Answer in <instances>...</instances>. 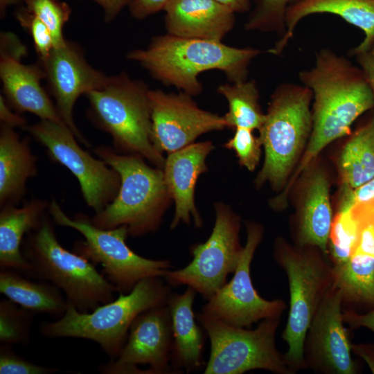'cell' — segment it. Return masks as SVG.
<instances>
[{"instance_id":"obj_30","label":"cell","mask_w":374,"mask_h":374,"mask_svg":"<svg viewBox=\"0 0 374 374\" xmlns=\"http://www.w3.org/2000/svg\"><path fill=\"white\" fill-rule=\"evenodd\" d=\"M34 312L7 299L0 301V344H26Z\"/></svg>"},{"instance_id":"obj_19","label":"cell","mask_w":374,"mask_h":374,"mask_svg":"<svg viewBox=\"0 0 374 374\" xmlns=\"http://www.w3.org/2000/svg\"><path fill=\"white\" fill-rule=\"evenodd\" d=\"M214 149L211 141L191 143L168 154L163 168L164 180L170 196L175 204V213L170 228L180 223L189 224L193 221L196 227L203 225L195 203V190L200 175L206 172V160Z\"/></svg>"},{"instance_id":"obj_7","label":"cell","mask_w":374,"mask_h":374,"mask_svg":"<svg viewBox=\"0 0 374 374\" xmlns=\"http://www.w3.org/2000/svg\"><path fill=\"white\" fill-rule=\"evenodd\" d=\"M273 257L288 279L289 314L281 337L287 345L285 362L295 373L308 368L304 341L318 308L332 286L333 267L319 248L293 246L283 238L276 240Z\"/></svg>"},{"instance_id":"obj_44","label":"cell","mask_w":374,"mask_h":374,"mask_svg":"<svg viewBox=\"0 0 374 374\" xmlns=\"http://www.w3.org/2000/svg\"><path fill=\"white\" fill-rule=\"evenodd\" d=\"M98 4L104 12V21L109 23L114 20L131 0H92Z\"/></svg>"},{"instance_id":"obj_15","label":"cell","mask_w":374,"mask_h":374,"mask_svg":"<svg viewBox=\"0 0 374 374\" xmlns=\"http://www.w3.org/2000/svg\"><path fill=\"white\" fill-rule=\"evenodd\" d=\"M192 97L183 91L150 89L152 141L162 153L170 154L205 133L226 127L223 116L201 109Z\"/></svg>"},{"instance_id":"obj_38","label":"cell","mask_w":374,"mask_h":374,"mask_svg":"<svg viewBox=\"0 0 374 374\" xmlns=\"http://www.w3.org/2000/svg\"><path fill=\"white\" fill-rule=\"evenodd\" d=\"M337 211H348L354 204L374 197V178L355 189L341 188Z\"/></svg>"},{"instance_id":"obj_11","label":"cell","mask_w":374,"mask_h":374,"mask_svg":"<svg viewBox=\"0 0 374 374\" xmlns=\"http://www.w3.org/2000/svg\"><path fill=\"white\" fill-rule=\"evenodd\" d=\"M214 208L212 232L206 242L190 247L191 262L181 269L167 270L163 276L171 287H190L206 300L235 272L243 249L239 238L240 217L225 204L216 203Z\"/></svg>"},{"instance_id":"obj_23","label":"cell","mask_w":374,"mask_h":374,"mask_svg":"<svg viewBox=\"0 0 374 374\" xmlns=\"http://www.w3.org/2000/svg\"><path fill=\"white\" fill-rule=\"evenodd\" d=\"M197 292L190 287L168 299L172 322V369L175 373L193 372L206 365L203 351L206 333L197 325L193 306Z\"/></svg>"},{"instance_id":"obj_6","label":"cell","mask_w":374,"mask_h":374,"mask_svg":"<svg viewBox=\"0 0 374 374\" xmlns=\"http://www.w3.org/2000/svg\"><path fill=\"white\" fill-rule=\"evenodd\" d=\"M111 302L87 313L79 312L71 303L64 315L55 321H45L40 334L47 338H80L97 343L115 359L127 339L130 327L141 313L168 302L171 286L161 277L139 281L127 294L119 293Z\"/></svg>"},{"instance_id":"obj_8","label":"cell","mask_w":374,"mask_h":374,"mask_svg":"<svg viewBox=\"0 0 374 374\" xmlns=\"http://www.w3.org/2000/svg\"><path fill=\"white\" fill-rule=\"evenodd\" d=\"M148 86L126 72L111 75L101 89L87 93L88 115L108 133L115 150L136 154L163 169L166 159L152 141Z\"/></svg>"},{"instance_id":"obj_2","label":"cell","mask_w":374,"mask_h":374,"mask_svg":"<svg viewBox=\"0 0 374 374\" xmlns=\"http://www.w3.org/2000/svg\"><path fill=\"white\" fill-rule=\"evenodd\" d=\"M261 53L252 47L166 33L152 37L146 48L130 51L126 58L163 84L195 96L203 90L198 78L202 72L218 70L229 82H242L248 80L249 66Z\"/></svg>"},{"instance_id":"obj_37","label":"cell","mask_w":374,"mask_h":374,"mask_svg":"<svg viewBox=\"0 0 374 374\" xmlns=\"http://www.w3.org/2000/svg\"><path fill=\"white\" fill-rule=\"evenodd\" d=\"M11 347L0 344V374H53L60 372L59 368L26 360L14 353Z\"/></svg>"},{"instance_id":"obj_13","label":"cell","mask_w":374,"mask_h":374,"mask_svg":"<svg viewBox=\"0 0 374 374\" xmlns=\"http://www.w3.org/2000/svg\"><path fill=\"white\" fill-rule=\"evenodd\" d=\"M247 239L232 279L213 295L202 312L238 328H249L262 319L281 317L287 308L282 299L266 300L253 285L250 275L254 253L263 236L262 226L245 222Z\"/></svg>"},{"instance_id":"obj_1","label":"cell","mask_w":374,"mask_h":374,"mask_svg":"<svg viewBox=\"0 0 374 374\" xmlns=\"http://www.w3.org/2000/svg\"><path fill=\"white\" fill-rule=\"evenodd\" d=\"M298 77L312 92V128L288 181L290 187L326 146L350 134L353 123L374 109L373 93L362 70L329 48L318 50L314 65L299 71Z\"/></svg>"},{"instance_id":"obj_45","label":"cell","mask_w":374,"mask_h":374,"mask_svg":"<svg viewBox=\"0 0 374 374\" xmlns=\"http://www.w3.org/2000/svg\"><path fill=\"white\" fill-rule=\"evenodd\" d=\"M351 351L364 359L374 373V344H351Z\"/></svg>"},{"instance_id":"obj_42","label":"cell","mask_w":374,"mask_h":374,"mask_svg":"<svg viewBox=\"0 0 374 374\" xmlns=\"http://www.w3.org/2000/svg\"><path fill=\"white\" fill-rule=\"evenodd\" d=\"M342 316L344 323L350 328L364 327L374 332V309L365 314L357 313L351 309L346 310Z\"/></svg>"},{"instance_id":"obj_47","label":"cell","mask_w":374,"mask_h":374,"mask_svg":"<svg viewBox=\"0 0 374 374\" xmlns=\"http://www.w3.org/2000/svg\"><path fill=\"white\" fill-rule=\"evenodd\" d=\"M20 0H0V13L1 17L4 16L6 8L18 3Z\"/></svg>"},{"instance_id":"obj_25","label":"cell","mask_w":374,"mask_h":374,"mask_svg":"<svg viewBox=\"0 0 374 374\" xmlns=\"http://www.w3.org/2000/svg\"><path fill=\"white\" fill-rule=\"evenodd\" d=\"M37 172V157L26 139L15 128L1 124L0 206L20 202L26 194V183Z\"/></svg>"},{"instance_id":"obj_10","label":"cell","mask_w":374,"mask_h":374,"mask_svg":"<svg viewBox=\"0 0 374 374\" xmlns=\"http://www.w3.org/2000/svg\"><path fill=\"white\" fill-rule=\"evenodd\" d=\"M196 319L211 344L204 374H242L256 369L294 374L276 344L280 317L262 319L253 330L230 326L202 312Z\"/></svg>"},{"instance_id":"obj_17","label":"cell","mask_w":374,"mask_h":374,"mask_svg":"<svg viewBox=\"0 0 374 374\" xmlns=\"http://www.w3.org/2000/svg\"><path fill=\"white\" fill-rule=\"evenodd\" d=\"M340 291L333 285L323 299L307 332L303 346L308 368L324 374H355L351 343L344 326Z\"/></svg>"},{"instance_id":"obj_36","label":"cell","mask_w":374,"mask_h":374,"mask_svg":"<svg viewBox=\"0 0 374 374\" xmlns=\"http://www.w3.org/2000/svg\"><path fill=\"white\" fill-rule=\"evenodd\" d=\"M17 19L32 37L39 60L46 58L55 47L51 33L48 27L27 9L18 12Z\"/></svg>"},{"instance_id":"obj_29","label":"cell","mask_w":374,"mask_h":374,"mask_svg":"<svg viewBox=\"0 0 374 374\" xmlns=\"http://www.w3.org/2000/svg\"><path fill=\"white\" fill-rule=\"evenodd\" d=\"M217 91L228 103V112L223 116L226 127L260 130L265 114L261 109L260 93L255 80L220 84Z\"/></svg>"},{"instance_id":"obj_20","label":"cell","mask_w":374,"mask_h":374,"mask_svg":"<svg viewBox=\"0 0 374 374\" xmlns=\"http://www.w3.org/2000/svg\"><path fill=\"white\" fill-rule=\"evenodd\" d=\"M0 78L3 96L17 113L29 112L40 120L65 124L41 84L46 78L41 64H24L21 60L0 55Z\"/></svg>"},{"instance_id":"obj_41","label":"cell","mask_w":374,"mask_h":374,"mask_svg":"<svg viewBox=\"0 0 374 374\" xmlns=\"http://www.w3.org/2000/svg\"><path fill=\"white\" fill-rule=\"evenodd\" d=\"M362 70L371 87L374 99V45L362 51H349Z\"/></svg>"},{"instance_id":"obj_28","label":"cell","mask_w":374,"mask_h":374,"mask_svg":"<svg viewBox=\"0 0 374 374\" xmlns=\"http://www.w3.org/2000/svg\"><path fill=\"white\" fill-rule=\"evenodd\" d=\"M333 283L342 303L374 305V256L353 253L344 264L332 265Z\"/></svg>"},{"instance_id":"obj_5","label":"cell","mask_w":374,"mask_h":374,"mask_svg":"<svg viewBox=\"0 0 374 374\" xmlns=\"http://www.w3.org/2000/svg\"><path fill=\"white\" fill-rule=\"evenodd\" d=\"M53 222L46 214L22 242L23 256L31 266L26 276L53 284L80 312L114 300L116 287L89 260L60 244Z\"/></svg>"},{"instance_id":"obj_27","label":"cell","mask_w":374,"mask_h":374,"mask_svg":"<svg viewBox=\"0 0 374 374\" xmlns=\"http://www.w3.org/2000/svg\"><path fill=\"white\" fill-rule=\"evenodd\" d=\"M337 168L343 188L355 189L374 178V109L344 144Z\"/></svg>"},{"instance_id":"obj_32","label":"cell","mask_w":374,"mask_h":374,"mask_svg":"<svg viewBox=\"0 0 374 374\" xmlns=\"http://www.w3.org/2000/svg\"><path fill=\"white\" fill-rule=\"evenodd\" d=\"M357 228L349 211H337L333 217L328 243V257L332 265L347 262L355 248Z\"/></svg>"},{"instance_id":"obj_21","label":"cell","mask_w":374,"mask_h":374,"mask_svg":"<svg viewBox=\"0 0 374 374\" xmlns=\"http://www.w3.org/2000/svg\"><path fill=\"white\" fill-rule=\"evenodd\" d=\"M166 33L222 42L233 28L235 13L215 0H170L163 8Z\"/></svg>"},{"instance_id":"obj_4","label":"cell","mask_w":374,"mask_h":374,"mask_svg":"<svg viewBox=\"0 0 374 374\" xmlns=\"http://www.w3.org/2000/svg\"><path fill=\"white\" fill-rule=\"evenodd\" d=\"M312 92L302 84L283 82L272 92L259 138L264 161L255 183L283 190L307 147L312 128Z\"/></svg>"},{"instance_id":"obj_3","label":"cell","mask_w":374,"mask_h":374,"mask_svg":"<svg viewBox=\"0 0 374 374\" xmlns=\"http://www.w3.org/2000/svg\"><path fill=\"white\" fill-rule=\"evenodd\" d=\"M93 151L118 173L121 186L114 199L91 218L92 223L105 229L127 226L133 237L156 231L172 201L163 169L148 165L139 154H120L110 147Z\"/></svg>"},{"instance_id":"obj_9","label":"cell","mask_w":374,"mask_h":374,"mask_svg":"<svg viewBox=\"0 0 374 374\" xmlns=\"http://www.w3.org/2000/svg\"><path fill=\"white\" fill-rule=\"evenodd\" d=\"M48 214L54 223L73 229L84 237L76 242L73 251L93 265L100 264L106 278L117 292L130 293L143 279L161 277L172 265L169 260H152L139 256L127 244V226L101 229L83 213L69 217L54 199L50 202Z\"/></svg>"},{"instance_id":"obj_39","label":"cell","mask_w":374,"mask_h":374,"mask_svg":"<svg viewBox=\"0 0 374 374\" xmlns=\"http://www.w3.org/2000/svg\"><path fill=\"white\" fill-rule=\"evenodd\" d=\"M170 0H131L129 10L131 15L139 20L144 19L156 12L163 10Z\"/></svg>"},{"instance_id":"obj_31","label":"cell","mask_w":374,"mask_h":374,"mask_svg":"<svg viewBox=\"0 0 374 374\" xmlns=\"http://www.w3.org/2000/svg\"><path fill=\"white\" fill-rule=\"evenodd\" d=\"M296 0H253L244 23L247 31L276 33L279 37L285 32V17L290 6Z\"/></svg>"},{"instance_id":"obj_40","label":"cell","mask_w":374,"mask_h":374,"mask_svg":"<svg viewBox=\"0 0 374 374\" xmlns=\"http://www.w3.org/2000/svg\"><path fill=\"white\" fill-rule=\"evenodd\" d=\"M0 55H8L21 60L22 57L27 55V49L16 35L11 32H1Z\"/></svg>"},{"instance_id":"obj_34","label":"cell","mask_w":374,"mask_h":374,"mask_svg":"<svg viewBox=\"0 0 374 374\" xmlns=\"http://www.w3.org/2000/svg\"><path fill=\"white\" fill-rule=\"evenodd\" d=\"M348 211L357 228L353 253L374 256V197L354 204Z\"/></svg>"},{"instance_id":"obj_35","label":"cell","mask_w":374,"mask_h":374,"mask_svg":"<svg viewBox=\"0 0 374 374\" xmlns=\"http://www.w3.org/2000/svg\"><path fill=\"white\" fill-rule=\"evenodd\" d=\"M224 146L235 152L242 166L249 171L255 170L260 160L262 145L259 136L253 134V130L235 128L233 136Z\"/></svg>"},{"instance_id":"obj_18","label":"cell","mask_w":374,"mask_h":374,"mask_svg":"<svg viewBox=\"0 0 374 374\" xmlns=\"http://www.w3.org/2000/svg\"><path fill=\"white\" fill-rule=\"evenodd\" d=\"M294 221L295 245L315 247L328 257V243L333 221L330 181L326 171L313 161L301 174Z\"/></svg>"},{"instance_id":"obj_24","label":"cell","mask_w":374,"mask_h":374,"mask_svg":"<svg viewBox=\"0 0 374 374\" xmlns=\"http://www.w3.org/2000/svg\"><path fill=\"white\" fill-rule=\"evenodd\" d=\"M50 202L33 199L20 207L4 205L0 211V267L19 271L26 276L31 266L21 251L23 238L35 229L48 211Z\"/></svg>"},{"instance_id":"obj_26","label":"cell","mask_w":374,"mask_h":374,"mask_svg":"<svg viewBox=\"0 0 374 374\" xmlns=\"http://www.w3.org/2000/svg\"><path fill=\"white\" fill-rule=\"evenodd\" d=\"M22 273L10 269L0 271V292L19 305L34 312L60 318L68 301L63 292L45 280H32Z\"/></svg>"},{"instance_id":"obj_12","label":"cell","mask_w":374,"mask_h":374,"mask_svg":"<svg viewBox=\"0 0 374 374\" xmlns=\"http://www.w3.org/2000/svg\"><path fill=\"white\" fill-rule=\"evenodd\" d=\"M24 129L46 148L53 161L66 167L76 177L87 204L95 213L114 199L121 186L118 173L105 161L83 150L66 125L40 120Z\"/></svg>"},{"instance_id":"obj_43","label":"cell","mask_w":374,"mask_h":374,"mask_svg":"<svg viewBox=\"0 0 374 374\" xmlns=\"http://www.w3.org/2000/svg\"><path fill=\"white\" fill-rule=\"evenodd\" d=\"M0 121L1 124L12 128L22 127L24 129L27 125L26 118L21 114L13 112L1 94L0 95Z\"/></svg>"},{"instance_id":"obj_14","label":"cell","mask_w":374,"mask_h":374,"mask_svg":"<svg viewBox=\"0 0 374 374\" xmlns=\"http://www.w3.org/2000/svg\"><path fill=\"white\" fill-rule=\"evenodd\" d=\"M172 330L169 308L163 304L139 314L118 356L100 365L107 374H166L172 369Z\"/></svg>"},{"instance_id":"obj_16","label":"cell","mask_w":374,"mask_h":374,"mask_svg":"<svg viewBox=\"0 0 374 374\" xmlns=\"http://www.w3.org/2000/svg\"><path fill=\"white\" fill-rule=\"evenodd\" d=\"M40 64L64 123L79 142L90 146L75 123L73 108L81 95L103 87L109 76L93 68L81 48L67 40L64 45L54 48Z\"/></svg>"},{"instance_id":"obj_22","label":"cell","mask_w":374,"mask_h":374,"mask_svg":"<svg viewBox=\"0 0 374 374\" xmlns=\"http://www.w3.org/2000/svg\"><path fill=\"white\" fill-rule=\"evenodd\" d=\"M323 13L337 15L363 31L364 39L350 51H365L374 45V0H296L287 11L285 33L269 53L281 55L303 18Z\"/></svg>"},{"instance_id":"obj_33","label":"cell","mask_w":374,"mask_h":374,"mask_svg":"<svg viewBox=\"0 0 374 374\" xmlns=\"http://www.w3.org/2000/svg\"><path fill=\"white\" fill-rule=\"evenodd\" d=\"M26 9L38 17L51 33L54 48L64 45L66 39L63 29L71 15V8L58 0H24Z\"/></svg>"},{"instance_id":"obj_46","label":"cell","mask_w":374,"mask_h":374,"mask_svg":"<svg viewBox=\"0 0 374 374\" xmlns=\"http://www.w3.org/2000/svg\"><path fill=\"white\" fill-rule=\"evenodd\" d=\"M233 13L250 11L253 0H215Z\"/></svg>"}]
</instances>
